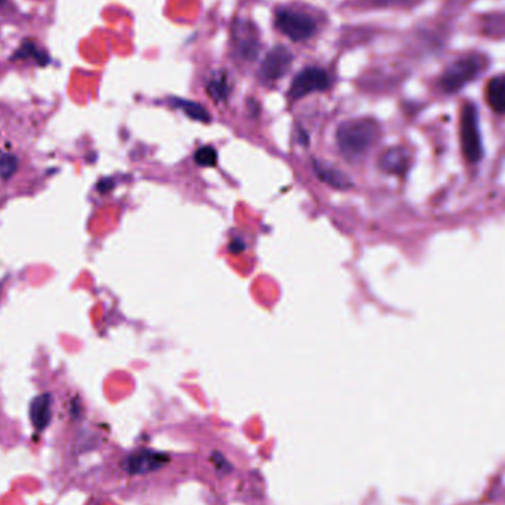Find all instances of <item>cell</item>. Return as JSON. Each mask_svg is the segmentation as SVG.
Wrapping results in <instances>:
<instances>
[{"label": "cell", "mask_w": 505, "mask_h": 505, "mask_svg": "<svg viewBox=\"0 0 505 505\" xmlns=\"http://www.w3.org/2000/svg\"><path fill=\"white\" fill-rule=\"evenodd\" d=\"M380 138V126L371 118H354L338 126L337 145L346 160L362 159Z\"/></svg>", "instance_id": "obj_1"}, {"label": "cell", "mask_w": 505, "mask_h": 505, "mask_svg": "<svg viewBox=\"0 0 505 505\" xmlns=\"http://www.w3.org/2000/svg\"><path fill=\"white\" fill-rule=\"evenodd\" d=\"M460 139H461L462 154L467 161L477 163L482 159V138H480L479 114L475 104L467 102L462 107L460 120Z\"/></svg>", "instance_id": "obj_2"}, {"label": "cell", "mask_w": 505, "mask_h": 505, "mask_svg": "<svg viewBox=\"0 0 505 505\" xmlns=\"http://www.w3.org/2000/svg\"><path fill=\"white\" fill-rule=\"evenodd\" d=\"M484 69V60L480 56H464L449 65L442 74L441 87L446 94H455L473 82Z\"/></svg>", "instance_id": "obj_3"}, {"label": "cell", "mask_w": 505, "mask_h": 505, "mask_svg": "<svg viewBox=\"0 0 505 505\" xmlns=\"http://www.w3.org/2000/svg\"><path fill=\"white\" fill-rule=\"evenodd\" d=\"M275 27L293 42H303L315 35L316 21L309 13L281 9L275 15Z\"/></svg>", "instance_id": "obj_4"}, {"label": "cell", "mask_w": 505, "mask_h": 505, "mask_svg": "<svg viewBox=\"0 0 505 505\" xmlns=\"http://www.w3.org/2000/svg\"><path fill=\"white\" fill-rule=\"evenodd\" d=\"M330 85H331V78L324 69L306 67L294 77L289 91V100H300L315 92L327 91Z\"/></svg>", "instance_id": "obj_5"}, {"label": "cell", "mask_w": 505, "mask_h": 505, "mask_svg": "<svg viewBox=\"0 0 505 505\" xmlns=\"http://www.w3.org/2000/svg\"><path fill=\"white\" fill-rule=\"evenodd\" d=\"M232 46L238 58L255 60L259 53V31L250 21H237L232 27Z\"/></svg>", "instance_id": "obj_6"}, {"label": "cell", "mask_w": 505, "mask_h": 505, "mask_svg": "<svg viewBox=\"0 0 505 505\" xmlns=\"http://www.w3.org/2000/svg\"><path fill=\"white\" fill-rule=\"evenodd\" d=\"M170 457L165 452H157L151 449H141L127 457L125 468L129 475H147L152 471L160 470L167 466Z\"/></svg>", "instance_id": "obj_7"}, {"label": "cell", "mask_w": 505, "mask_h": 505, "mask_svg": "<svg viewBox=\"0 0 505 505\" xmlns=\"http://www.w3.org/2000/svg\"><path fill=\"white\" fill-rule=\"evenodd\" d=\"M293 64V55L284 46H275L266 55L260 67V78L264 83H273L284 77Z\"/></svg>", "instance_id": "obj_8"}, {"label": "cell", "mask_w": 505, "mask_h": 505, "mask_svg": "<svg viewBox=\"0 0 505 505\" xmlns=\"http://www.w3.org/2000/svg\"><path fill=\"white\" fill-rule=\"evenodd\" d=\"M312 167L315 172L316 177L325 185L331 186L334 190L347 191L354 186V182L346 173L341 172L336 166L325 163V161L314 159Z\"/></svg>", "instance_id": "obj_9"}, {"label": "cell", "mask_w": 505, "mask_h": 505, "mask_svg": "<svg viewBox=\"0 0 505 505\" xmlns=\"http://www.w3.org/2000/svg\"><path fill=\"white\" fill-rule=\"evenodd\" d=\"M30 419L36 430L42 432L48 428L53 419V396L49 393H44L31 402Z\"/></svg>", "instance_id": "obj_10"}, {"label": "cell", "mask_w": 505, "mask_h": 505, "mask_svg": "<svg viewBox=\"0 0 505 505\" xmlns=\"http://www.w3.org/2000/svg\"><path fill=\"white\" fill-rule=\"evenodd\" d=\"M410 152L403 148H390L387 151L383 152L380 157L381 170L390 175H402L410 167Z\"/></svg>", "instance_id": "obj_11"}, {"label": "cell", "mask_w": 505, "mask_h": 505, "mask_svg": "<svg viewBox=\"0 0 505 505\" xmlns=\"http://www.w3.org/2000/svg\"><path fill=\"white\" fill-rule=\"evenodd\" d=\"M486 100L491 109L500 114L505 112V74L493 77L486 87Z\"/></svg>", "instance_id": "obj_12"}, {"label": "cell", "mask_w": 505, "mask_h": 505, "mask_svg": "<svg viewBox=\"0 0 505 505\" xmlns=\"http://www.w3.org/2000/svg\"><path fill=\"white\" fill-rule=\"evenodd\" d=\"M173 107L177 110H181L183 114L192 118L195 121H201V123H210L212 121V116L208 110L204 109L203 105L199 104V102H194V101L182 100V98H172Z\"/></svg>", "instance_id": "obj_13"}, {"label": "cell", "mask_w": 505, "mask_h": 505, "mask_svg": "<svg viewBox=\"0 0 505 505\" xmlns=\"http://www.w3.org/2000/svg\"><path fill=\"white\" fill-rule=\"evenodd\" d=\"M208 94L215 102H224L228 100L231 94V83H229L228 76L224 71L215 74L208 82Z\"/></svg>", "instance_id": "obj_14"}, {"label": "cell", "mask_w": 505, "mask_h": 505, "mask_svg": "<svg viewBox=\"0 0 505 505\" xmlns=\"http://www.w3.org/2000/svg\"><path fill=\"white\" fill-rule=\"evenodd\" d=\"M11 60H33L39 65L49 64V61H51L49 60L48 53L44 51V49H40L39 46L33 44V42H24V44L15 51Z\"/></svg>", "instance_id": "obj_15"}, {"label": "cell", "mask_w": 505, "mask_h": 505, "mask_svg": "<svg viewBox=\"0 0 505 505\" xmlns=\"http://www.w3.org/2000/svg\"><path fill=\"white\" fill-rule=\"evenodd\" d=\"M194 160L201 167H213L217 163V151L213 147H201L195 151Z\"/></svg>", "instance_id": "obj_16"}, {"label": "cell", "mask_w": 505, "mask_h": 505, "mask_svg": "<svg viewBox=\"0 0 505 505\" xmlns=\"http://www.w3.org/2000/svg\"><path fill=\"white\" fill-rule=\"evenodd\" d=\"M17 157L11 156V154L0 157V176L4 179L12 176L13 173L17 172Z\"/></svg>", "instance_id": "obj_17"}, {"label": "cell", "mask_w": 505, "mask_h": 505, "mask_svg": "<svg viewBox=\"0 0 505 505\" xmlns=\"http://www.w3.org/2000/svg\"><path fill=\"white\" fill-rule=\"evenodd\" d=\"M212 458V461L215 462L217 471H222V473H231L229 470H231L232 467L229 466L228 461L222 457L221 453L215 452L213 453Z\"/></svg>", "instance_id": "obj_18"}, {"label": "cell", "mask_w": 505, "mask_h": 505, "mask_svg": "<svg viewBox=\"0 0 505 505\" xmlns=\"http://www.w3.org/2000/svg\"><path fill=\"white\" fill-rule=\"evenodd\" d=\"M376 6H403L411 4V0H370Z\"/></svg>", "instance_id": "obj_19"}, {"label": "cell", "mask_w": 505, "mask_h": 505, "mask_svg": "<svg viewBox=\"0 0 505 505\" xmlns=\"http://www.w3.org/2000/svg\"><path fill=\"white\" fill-rule=\"evenodd\" d=\"M229 250H231V253H233V255H240V253L246 250V244H244L241 238H233L231 244H229Z\"/></svg>", "instance_id": "obj_20"}, {"label": "cell", "mask_w": 505, "mask_h": 505, "mask_svg": "<svg viewBox=\"0 0 505 505\" xmlns=\"http://www.w3.org/2000/svg\"><path fill=\"white\" fill-rule=\"evenodd\" d=\"M4 2H6V0H0V8L4 6Z\"/></svg>", "instance_id": "obj_21"}]
</instances>
